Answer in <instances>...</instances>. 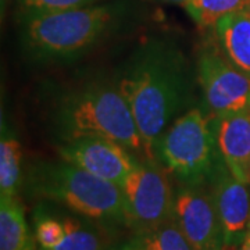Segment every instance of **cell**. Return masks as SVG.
I'll use <instances>...</instances> for the list:
<instances>
[{"mask_svg":"<svg viewBox=\"0 0 250 250\" xmlns=\"http://www.w3.org/2000/svg\"><path fill=\"white\" fill-rule=\"evenodd\" d=\"M117 86L132 111L145 154L154 159L160 138L189 99L185 57L171 46L150 43L141 49Z\"/></svg>","mask_w":250,"mask_h":250,"instance_id":"cell-1","label":"cell"},{"mask_svg":"<svg viewBox=\"0 0 250 250\" xmlns=\"http://www.w3.org/2000/svg\"><path fill=\"white\" fill-rule=\"evenodd\" d=\"M118 4H92L80 9L24 18V42L38 59H64L83 52L116 25Z\"/></svg>","mask_w":250,"mask_h":250,"instance_id":"cell-2","label":"cell"},{"mask_svg":"<svg viewBox=\"0 0 250 250\" xmlns=\"http://www.w3.org/2000/svg\"><path fill=\"white\" fill-rule=\"evenodd\" d=\"M57 121L62 138L104 136L129 152H145L132 111L118 86L93 83L77 90L62 103Z\"/></svg>","mask_w":250,"mask_h":250,"instance_id":"cell-3","label":"cell"},{"mask_svg":"<svg viewBox=\"0 0 250 250\" xmlns=\"http://www.w3.org/2000/svg\"><path fill=\"white\" fill-rule=\"evenodd\" d=\"M31 188L38 196L56 200L93 220H124L120 185L62 159L39 164L32 171Z\"/></svg>","mask_w":250,"mask_h":250,"instance_id":"cell-4","label":"cell"},{"mask_svg":"<svg viewBox=\"0 0 250 250\" xmlns=\"http://www.w3.org/2000/svg\"><path fill=\"white\" fill-rule=\"evenodd\" d=\"M156 154L166 167L188 185L210 179L220 157L215 124L200 108H190L167 128Z\"/></svg>","mask_w":250,"mask_h":250,"instance_id":"cell-5","label":"cell"},{"mask_svg":"<svg viewBox=\"0 0 250 250\" xmlns=\"http://www.w3.org/2000/svg\"><path fill=\"white\" fill-rule=\"evenodd\" d=\"M124 221L138 233L174 218V200L166 174L150 163H136L121 185Z\"/></svg>","mask_w":250,"mask_h":250,"instance_id":"cell-6","label":"cell"},{"mask_svg":"<svg viewBox=\"0 0 250 250\" xmlns=\"http://www.w3.org/2000/svg\"><path fill=\"white\" fill-rule=\"evenodd\" d=\"M197 75L206 104L215 118L250 110V77L224 53L205 49L199 56Z\"/></svg>","mask_w":250,"mask_h":250,"instance_id":"cell-7","label":"cell"},{"mask_svg":"<svg viewBox=\"0 0 250 250\" xmlns=\"http://www.w3.org/2000/svg\"><path fill=\"white\" fill-rule=\"evenodd\" d=\"M59 153L62 160L72 163L93 175L120 187L138 163L123 145L104 136L95 135L62 138Z\"/></svg>","mask_w":250,"mask_h":250,"instance_id":"cell-8","label":"cell"},{"mask_svg":"<svg viewBox=\"0 0 250 250\" xmlns=\"http://www.w3.org/2000/svg\"><path fill=\"white\" fill-rule=\"evenodd\" d=\"M174 218L195 250H224V231L214 196L199 185L181 188L174 200Z\"/></svg>","mask_w":250,"mask_h":250,"instance_id":"cell-9","label":"cell"},{"mask_svg":"<svg viewBox=\"0 0 250 250\" xmlns=\"http://www.w3.org/2000/svg\"><path fill=\"white\" fill-rule=\"evenodd\" d=\"M215 206L221 220L225 248H236L246 236L250 221V193L248 185L236 179L218 157L211 174Z\"/></svg>","mask_w":250,"mask_h":250,"instance_id":"cell-10","label":"cell"},{"mask_svg":"<svg viewBox=\"0 0 250 250\" xmlns=\"http://www.w3.org/2000/svg\"><path fill=\"white\" fill-rule=\"evenodd\" d=\"M215 138L221 159L233 177L250 184V110L215 118Z\"/></svg>","mask_w":250,"mask_h":250,"instance_id":"cell-11","label":"cell"},{"mask_svg":"<svg viewBox=\"0 0 250 250\" xmlns=\"http://www.w3.org/2000/svg\"><path fill=\"white\" fill-rule=\"evenodd\" d=\"M223 53L250 77V11H235L221 18L214 27Z\"/></svg>","mask_w":250,"mask_h":250,"instance_id":"cell-12","label":"cell"},{"mask_svg":"<svg viewBox=\"0 0 250 250\" xmlns=\"http://www.w3.org/2000/svg\"><path fill=\"white\" fill-rule=\"evenodd\" d=\"M0 250H35L17 196H0Z\"/></svg>","mask_w":250,"mask_h":250,"instance_id":"cell-13","label":"cell"},{"mask_svg":"<svg viewBox=\"0 0 250 250\" xmlns=\"http://www.w3.org/2000/svg\"><path fill=\"white\" fill-rule=\"evenodd\" d=\"M21 145L16 138L1 135L0 141V196H17L21 182Z\"/></svg>","mask_w":250,"mask_h":250,"instance_id":"cell-14","label":"cell"},{"mask_svg":"<svg viewBox=\"0 0 250 250\" xmlns=\"http://www.w3.org/2000/svg\"><path fill=\"white\" fill-rule=\"evenodd\" d=\"M249 0H188L185 10L202 28H214L228 14L248 9Z\"/></svg>","mask_w":250,"mask_h":250,"instance_id":"cell-15","label":"cell"},{"mask_svg":"<svg viewBox=\"0 0 250 250\" xmlns=\"http://www.w3.org/2000/svg\"><path fill=\"white\" fill-rule=\"evenodd\" d=\"M135 242L145 250H195L175 218H171L154 229L138 233Z\"/></svg>","mask_w":250,"mask_h":250,"instance_id":"cell-16","label":"cell"},{"mask_svg":"<svg viewBox=\"0 0 250 250\" xmlns=\"http://www.w3.org/2000/svg\"><path fill=\"white\" fill-rule=\"evenodd\" d=\"M65 236L52 250H104L98 233L85 228L75 218H64Z\"/></svg>","mask_w":250,"mask_h":250,"instance_id":"cell-17","label":"cell"},{"mask_svg":"<svg viewBox=\"0 0 250 250\" xmlns=\"http://www.w3.org/2000/svg\"><path fill=\"white\" fill-rule=\"evenodd\" d=\"M99 1L102 0H18V6L24 18H27L46 13L86 7Z\"/></svg>","mask_w":250,"mask_h":250,"instance_id":"cell-18","label":"cell"},{"mask_svg":"<svg viewBox=\"0 0 250 250\" xmlns=\"http://www.w3.org/2000/svg\"><path fill=\"white\" fill-rule=\"evenodd\" d=\"M35 236L41 249H54L65 236L64 221L49 215H39L35 220Z\"/></svg>","mask_w":250,"mask_h":250,"instance_id":"cell-19","label":"cell"},{"mask_svg":"<svg viewBox=\"0 0 250 250\" xmlns=\"http://www.w3.org/2000/svg\"><path fill=\"white\" fill-rule=\"evenodd\" d=\"M118 250H145L142 246H139L136 242H132V243H128V245H124L123 248H120Z\"/></svg>","mask_w":250,"mask_h":250,"instance_id":"cell-20","label":"cell"},{"mask_svg":"<svg viewBox=\"0 0 250 250\" xmlns=\"http://www.w3.org/2000/svg\"><path fill=\"white\" fill-rule=\"evenodd\" d=\"M161 1H167V3H172V4H181V6H185L188 0H161Z\"/></svg>","mask_w":250,"mask_h":250,"instance_id":"cell-21","label":"cell"},{"mask_svg":"<svg viewBox=\"0 0 250 250\" xmlns=\"http://www.w3.org/2000/svg\"><path fill=\"white\" fill-rule=\"evenodd\" d=\"M0 1H1V10L4 9V4H6V1H7V0H0Z\"/></svg>","mask_w":250,"mask_h":250,"instance_id":"cell-22","label":"cell"},{"mask_svg":"<svg viewBox=\"0 0 250 250\" xmlns=\"http://www.w3.org/2000/svg\"><path fill=\"white\" fill-rule=\"evenodd\" d=\"M232 249H235V248H225L224 250H232Z\"/></svg>","mask_w":250,"mask_h":250,"instance_id":"cell-23","label":"cell"},{"mask_svg":"<svg viewBox=\"0 0 250 250\" xmlns=\"http://www.w3.org/2000/svg\"><path fill=\"white\" fill-rule=\"evenodd\" d=\"M248 10L250 11V0H249V4H248Z\"/></svg>","mask_w":250,"mask_h":250,"instance_id":"cell-24","label":"cell"},{"mask_svg":"<svg viewBox=\"0 0 250 250\" xmlns=\"http://www.w3.org/2000/svg\"><path fill=\"white\" fill-rule=\"evenodd\" d=\"M41 250H45V249H41Z\"/></svg>","mask_w":250,"mask_h":250,"instance_id":"cell-25","label":"cell"}]
</instances>
